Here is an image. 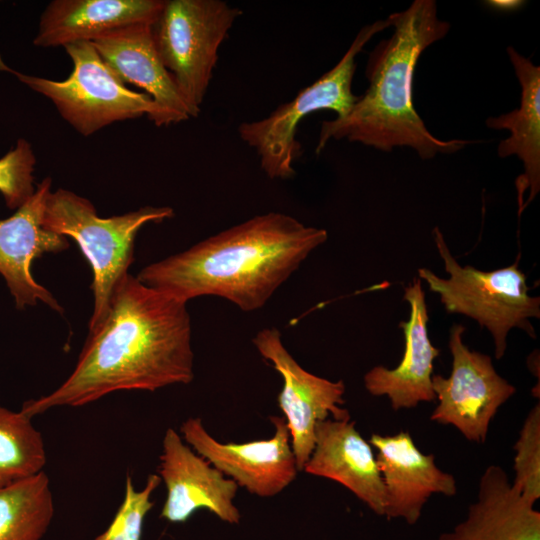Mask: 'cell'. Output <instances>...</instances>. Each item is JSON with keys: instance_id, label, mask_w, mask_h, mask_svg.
I'll return each instance as SVG.
<instances>
[{"instance_id": "1", "label": "cell", "mask_w": 540, "mask_h": 540, "mask_svg": "<svg viewBox=\"0 0 540 540\" xmlns=\"http://www.w3.org/2000/svg\"><path fill=\"white\" fill-rule=\"evenodd\" d=\"M194 378L187 303L127 274L103 322L89 332L73 371L52 392L22 405L29 418L80 407L118 391H156Z\"/></svg>"}, {"instance_id": "2", "label": "cell", "mask_w": 540, "mask_h": 540, "mask_svg": "<svg viewBox=\"0 0 540 540\" xmlns=\"http://www.w3.org/2000/svg\"><path fill=\"white\" fill-rule=\"evenodd\" d=\"M327 238L325 229L268 212L147 265L137 278L185 303L217 296L242 311H255Z\"/></svg>"}, {"instance_id": "3", "label": "cell", "mask_w": 540, "mask_h": 540, "mask_svg": "<svg viewBox=\"0 0 540 540\" xmlns=\"http://www.w3.org/2000/svg\"><path fill=\"white\" fill-rule=\"evenodd\" d=\"M393 33L369 53L365 77L369 86L349 113L321 123L315 148L319 155L331 140L347 139L381 151L409 147L421 159L457 152L469 140H441L425 126L413 105V78L418 59L444 38L450 24L437 15L434 0H414L388 16Z\"/></svg>"}, {"instance_id": "4", "label": "cell", "mask_w": 540, "mask_h": 540, "mask_svg": "<svg viewBox=\"0 0 540 540\" xmlns=\"http://www.w3.org/2000/svg\"><path fill=\"white\" fill-rule=\"evenodd\" d=\"M172 208L144 206L135 211L103 218L86 198L59 188L51 191L45 205L43 226L72 238L90 264L93 310L89 332L105 319L113 292L134 261L135 239L147 223L172 218Z\"/></svg>"}, {"instance_id": "5", "label": "cell", "mask_w": 540, "mask_h": 540, "mask_svg": "<svg viewBox=\"0 0 540 540\" xmlns=\"http://www.w3.org/2000/svg\"><path fill=\"white\" fill-rule=\"evenodd\" d=\"M433 237L448 278L438 277L428 268L418 269V276L431 291L440 296L448 313L462 314L485 327L494 340V355L501 359L512 328L524 330L536 338L530 318L540 317V298L529 295L526 275L514 264L492 271L461 266L451 254L438 227Z\"/></svg>"}, {"instance_id": "6", "label": "cell", "mask_w": 540, "mask_h": 540, "mask_svg": "<svg viewBox=\"0 0 540 540\" xmlns=\"http://www.w3.org/2000/svg\"><path fill=\"white\" fill-rule=\"evenodd\" d=\"M390 26L388 18L364 26L332 69L265 118L238 126L239 137L256 151L269 178L285 180L295 175L294 163L302 153L297 127L306 116L319 110H332L337 118L349 113L358 100L352 91L355 58L375 34Z\"/></svg>"}, {"instance_id": "7", "label": "cell", "mask_w": 540, "mask_h": 540, "mask_svg": "<svg viewBox=\"0 0 540 540\" xmlns=\"http://www.w3.org/2000/svg\"><path fill=\"white\" fill-rule=\"evenodd\" d=\"M73 69L62 81L5 67L33 91L48 98L78 133L89 136L114 122L146 116L157 125L159 110L144 92L130 90L104 62L91 42L64 47Z\"/></svg>"}, {"instance_id": "8", "label": "cell", "mask_w": 540, "mask_h": 540, "mask_svg": "<svg viewBox=\"0 0 540 540\" xmlns=\"http://www.w3.org/2000/svg\"><path fill=\"white\" fill-rule=\"evenodd\" d=\"M240 14L221 0H164L151 24L156 51L193 118L200 113L219 48Z\"/></svg>"}, {"instance_id": "9", "label": "cell", "mask_w": 540, "mask_h": 540, "mask_svg": "<svg viewBox=\"0 0 540 540\" xmlns=\"http://www.w3.org/2000/svg\"><path fill=\"white\" fill-rule=\"evenodd\" d=\"M465 330L461 324L449 330L452 370L448 378L432 375L438 405L430 419L454 426L468 441L484 443L491 420L516 388L497 373L489 355L467 347Z\"/></svg>"}, {"instance_id": "10", "label": "cell", "mask_w": 540, "mask_h": 540, "mask_svg": "<svg viewBox=\"0 0 540 540\" xmlns=\"http://www.w3.org/2000/svg\"><path fill=\"white\" fill-rule=\"evenodd\" d=\"M252 342L283 379L277 402L290 432L297 468L303 471L314 448L317 423L329 416L350 417L348 410L341 407L345 403V384L305 370L283 345L276 328L260 330Z\"/></svg>"}, {"instance_id": "11", "label": "cell", "mask_w": 540, "mask_h": 540, "mask_svg": "<svg viewBox=\"0 0 540 540\" xmlns=\"http://www.w3.org/2000/svg\"><path fill=\"white\" fill-rule=\"evenodd\" d=\"M274 434L265 440L221 443L206 430L201 418L189 417L180 426L186 443L239 487L258 497L281 493L299 472L284 417L271 416Z\"/></svg>"}, {"instance_id": "12", "label": "cell", "mask_w": 540, "mask_h": 540, "mask_svg": "<svg viewBox=\"0 0 540 540\" xmlns=\"http://www.w3.org/2000/svg\"><path fill=\"white\" fill-rule=\"evenodd\" d=\"M52 180L43 179L31 197L8 218L0 219V274L13 296L17 309L42 302L58 313L63 307L31 273L34 259L69 248L68 238L43 226V217Z\"/></svg>"}, {"instance_id": "13", "label": "cell", "mask_w": 540, "mask_h": 540, "mask_svg": "<svg viewBox=\"0 0 540 540\" xmlns=\"http://www.w3.org/2000/svg\"><path fill=\"white\" fill-rule=\"evenodd\" d=\"M159 476L166 487L160 517L183 523L199 509H207L220 520L238 524L234 504L239 486L186 445L180 434L168 428L162 440Z\"/></svg>"}, {"instance_id": "14", "label": "cell", "mask_w": 540, "mask_h": 540, "mask_svg": "<svg viewBox=\"0 0 540 540\" xmlns=\"http://www.w3.org/2000/svg\"><path fill=\"white\" fill-rule=\"evenodd\" d=\"M369 443L377 450L385 490L383 516L387 519L401 518L414 525L431 495H456L455 477L437 467L433 454L422 453L409 432L372 434Z\"/></svg>"}, {"instance_id": "15", "label": "cell", "mask_w": 540, "mask_h": 540, "mask_svg": "<svg viewBox=\"0 0 540 540\" xmlns=\"http://www.w3.org/2000/svg\"><path fill=\"white\" fill-rule=\"evenodd\" d=\"M403 299L410 306V317L399 324L405 338L402 360L396 368L377 365L364 375L366 390L373 396H387L395 411L436 400L432 375L440 354L428 336V311L419 277L405 287Z\"/></svg>"}, {"instance_id": "16", "label": "cell", "mask_w": 540, "mask_h": 540, "mask_svg": "<svg viewBox=\"0 0 540 540\" xmlns=\"http://www.w3.org/2000/svg\"><path fill=\"white\" fill-rule=\"evenodd\" d=\"M91 43L125 85L137 86L153 99L159 110L156 126L177 124L193 117L156 51L150 24L114 30Z\"/></svg>"}, {"instance_id": "17", "label": "cell", "mask_w": 540, "mask_h": 540, "mask_svg": "<svg viewBox=\"0 0 540 540\" xmlns=\"http://www.w3.org/2000/svg\"><path fill=\"white\" fill-rule=\"evenodd\" d=\"M303 471L340 483L376 515H384L385 490L376 456L351 417L317 423Z\"/></svg>"}, {"instance_id": "18", "label": "cell", "mask_w": 540, "mask_h": 540, "mask_svg": "<svg viewBox=\"0 0 540 540\" xmlns=\"http://www.w3.org/2000/svg\"><path fill=\"white\" fill-rule=\"evenodd\" d=\"M510 482L504 469L488 466L466 518L438 540H540V512Z\"/></svg>"}, {"instance_id": "19", "label": "cell", "mask_w": 540, "mask_h": 540, "mask_svg": "<svg viewBox=\"0 0 540 540\" xmlns=\"http://www.w3.org/2000/svg\"><path fill=\"white\" fill-rule=\"evenodd\" d=\"M163 0H53L44 9L33 40L38 47L94 40L127 26L152 24Z\"/></svg>"}, {"instance_id": "20", "label": "cell", "mask_w": 540, "mask_h": 540, "mask_svg": "<svg viewBox=\"0 0 540 540\" xmlns=\"http://www.w3.org/2000/svg\"><path fill=\"white\" fill-rule=\"evenodd\" d=\"M507 53L521 87L520 106L489 117L486 126L509 131L498 145V156L515 155L523 164L524 173L516 179L520 215L540 190V67L511 46Z\"/></svg>"}, {"instance_id": "21", "label": "cell", "mask_w": 540, "mask_h": 540, "mask_svg": "<svg viewBox=\"0 0 540 540\" xmlns=\"http://www.w3.org/2000/svg\"><path fill=\"white\" fill-rule=\"evenodd\" d=\"M54 513L50 481L44 471L0 487V540H41Z\"/></svg>"}, {"instance_id": "22", "label": "cell", "mask_w": 540, "mask_h": 540, "mask_svg": "<svg viewBox=\"0 0 540 540\" xmlns=\"http://www.w3.org/2000/svg\"><path fill=\"white\" fill-rule=\"evenodd\" d=\"M46 461L43 437L31 418L0 405V487L42 472Z\"/></svg>"}, {"instance_id": "23", "label": "cell", "mask_w": 540, "mask_h": 540, "mask_svg": "<svg viewBox=\"0 0 540 540\" xmlns=\"http://www.w3.org/2000/svg\"><path fill=\"white\" fill-rule=\"evenodd\" d=\"M515 479L512 484L535 504L540 498V405L528 413L514 444Z\"/></svg>"}, {"instance_id": "24", "label": "cell", "mask_w": 540, "mask_h": 540, "mask_svg": "<svg viewBox=\"0 0 540 540\" xmlns=\"http://www.w3.org/2000/svg\"><path fill=\"white\" fill-rule=\"evenodd\" d=\"M160 483L158 474H150L145 486L136 490L132 478L128 475L124 498L113 520L108 528L93 540H141L145 517L154 505L151 496Z\"/></svg>"}, {"instance_id": "25", "label": "cell", "mask_w": 540, "mask_h": 540, "mask_svg": "<svg viewBox=\"0 0 540 540\" xmlns=\"http://www.w3.org/2000/svg\"><path fill=\"white\" fill-rule=\"evenodd\" d=\"M35 164L32 146L22 138L0 158V193L8 208L18 209L34 193Z\"/></svg>"}, {"instance_id": "26", "label": "cell", "mask_w": 540, "mask_h": 540, "mask_svg": "<svg viewBox=\"0 0 540 540\" xmlns=\"http://www.w3.org/2000/svg\"><path fill=\"white\" fill-rule=\"evenodd\" d=\"M488 3L495 8H500L501 10H505L506 8L513 9L514 7H518L520 5L519 1H489Z\"/></svg>"}]
</instances>
